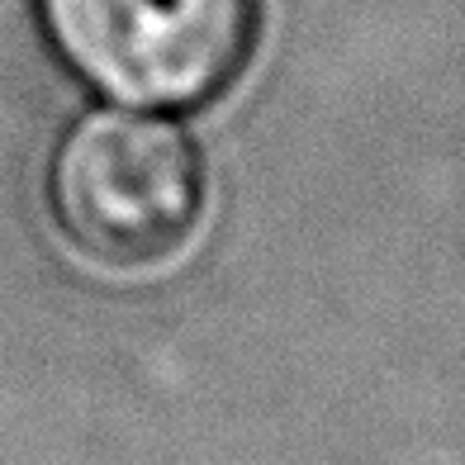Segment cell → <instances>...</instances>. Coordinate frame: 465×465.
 <instances>
[{"instance_id":"1","label":"cell","mask_w":465,"mask_h":465,"mask_svg":"<svg viewBox=\"0 0 465 465\" xmlns=\"http://www.w3.org/2000/svg\"><path fill=\"white\" fill-rule=\"evenodd\" d=\"M48 200L91 262L143 271L172 262L200 223V153L172 119L95 110L57 143Z\"/></svg>"},{"instance_id":"2","label":"cell","mask_w":465,"mask_h":465,"mask_svg":"<svg viewBox=\"0 0 465 465\" xmlns=\"http://www.w3.org/2000/svg\"><path fill=\"white\" fill-rule=\"evenodd\" d=\"M62 62L114 104L195 110L257 44V0H38Z\"/></svg>"}]
</instances>
